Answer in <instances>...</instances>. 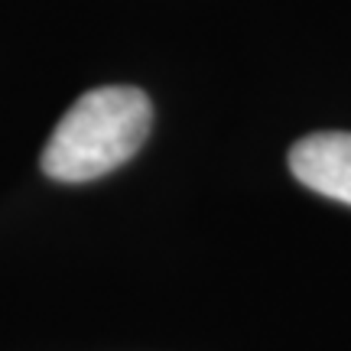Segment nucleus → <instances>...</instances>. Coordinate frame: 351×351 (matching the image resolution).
<instances>
[{
    "instance_id": "1",
    "label": "nucleus",
    "mask_w": 351,
    "mask_h": 351,
    "mask_svg": "<svg viewBox=\"0 0 351 351\" xmlns=\"http://www.w3.org/2000/svg\"><path fill=\"white\" fill-rule=\"evenodd\" d=\"M150 98L130 85L95 88L65 111L43 147V173L56 182H91L124 166L150 134Z\"/></svg>"
},
{
    "instance_id": "2",
    "label": "nucleus",
    "mask_w": 351,
    "mask_h": 351,
    "mask_svg": "<svg viewBox=\"0 0 351 351\" xmlns=\"http://www.w3.org/2000/svg\"><path fill=\"white\" fill-rule=\"evenodd\" d=\"M289 169L306 189L351 205V134L322 130L302 137L289 150Z\"/></svg>"
}]
</instances>
